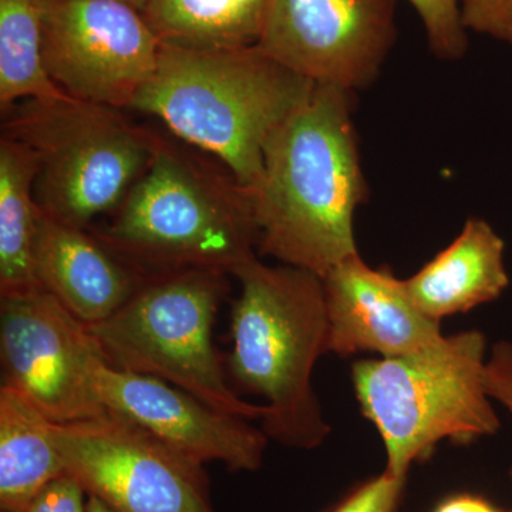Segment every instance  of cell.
<instances>
[{
	"label": "cell",
	"instance_id": "21",
	"mask_svg": "<svg viewBox=\"0 0 512 512\" xmlns=\"http://www.w3.org/2000/svg\"><path fill=\"white\" fill-rule=\"evenodd\" d=\"M461 15L467 30L512 47V0H461Z\"/></svg>",
	"mask_w": 512,
	"mask_h": 512
},
{
	"label": "cell",
	"instance_id": "8",
	"mask_svg": "<svg viewBox=\"0 0 512 512\" xmlns=\"http://www.w3.org/2000/svg\"><path fill=\"white\" fill-rule=\"evenodd\" d=\"M66 474L114 512H215L202 463L117 414L53 427Z\"/></svg>",
	"mask_w": 512,
	"mask_h": 512
},
{
	"label": "cell",
	"instance_id": "19",
	"mask_svg": "<svg viewBox=\"0 0 512 512\" xmlns=\"http://www.w3.org/2000/svg\"><path fill=\"white\" fill-rule=\"evenodd\" d=\"M62 94L43 59V0H0V110Z\"/></svg>",
	"mask_w": 512,
	"mask_h": 512
},
{
	"label": "cell",
	"instance_id": "3",
	"mask_svg": "<svg viewBox=\"0 0 512 512\" xmlns=\"http://www.w3.org/2000/svg\"><path fill=\"white\" fill-rule=\"evenodd\" d=\"M241 292L232 308L229 369L239 386L266 400L262 431L285 446L315 448L330 429L313 390L316 362L328 353L323 279L258 258L234 272Z\"/></svg>",
	"mask_w": 512,
	"mask_h": 512
},
{
	"label": "cell",
	"instance_id": "15",
	"mask_svg": "<svg viewBox=\"0 0 512 512\" xmlns=\"http://www.w3.org/2000/svg\"><path fill=\"white\" fill-rule=\"evenodd\" d=\"M504 248L488 222L470 218L456 241L404 285L417 308L437 322L470 311L500 298L510 285Z\"/></svg>",
	"mask_w": 512,
	"mask_h": 512
},
{
	"label": "cell",
	"instance_id": "6",
	"mask_svg": "<svg viewBox=\"0 0 512 512\" xmlns=\"http://www.w3.org/2000/svg\"><path fill=\"white\" fill-rule=\"evenodd\" d=\"M485 346L483 333L468 330L412 355L353 365L357 402L386 447V473L406 480L439 441L467 444L500 430L485 390Z\"/></svg>",
	"mask_w": 512,
	"mask_h": 512
},
{
	"label": "cell",
	"instance_id": "23",
	"mask_svg": "<svg viewBox=\"0 0 512 512\" xmlns=\"http://www.w3.org/2000/svg\"><path fill=\"white\" fill-rule=\"evenodd\" d=\"M86 495L82 485L64 474L47 484L23 512H86Z\"/></svg>",
	"mask_w": 512,
	"mask_h": 512
},
{
	"label": "cell",
	"instance_id": "10",
	"mask_svg": "<svg viewBox=\"0 0 512 512\" xmlns=\"http://www.w3.org/2000/svg\"><path fill=\"white\" fill-rule=\"evenodd\" d=\"M0 357L3 384L55 423L107 413L94 384L106 359L87 326L45 289L0 296Z\"/></svg>",
	"mask_w": 512,
	"mask_h": 512
},
{
	"label": "cell",
	"instance_id": "24",
	"mask_svg": "<svg viewBox=\"0 0 512 512\" xmlns=\"http://www.w3.org/2000/svg\"><path fill=\"white\" fill-rule=\"evenodd\" d=\"M485 390L491 399L512 413V343H495L484 372Z\"/></svg>",
	"mask_w": 512,
	"mask_h": 512
},
{
	"label": "cell",
	"instance_id": "2",
	"mask_svg": "<svg viewBox=\"0 0 512 512\" xmlns=\"http://www.w3.org/2000/svg\"><path fill=\"white\" fill-rule=\"evenodd\" d=\"M315 84L258 45L190 50L161 43L156 73L130 110L163 121L187 146L217 158L251 192L261 178L269 138Z\"/></svg>",
	"mask_w": 512,
	"mask_h": 512
},
{
	"label": "cell",
	"instance_id": "12",
	"mask_svg": "<svg viewBox=\"0 0 512 512\" xmlns=\"http://www.w3.org/2000/svg\"><path fill=\"white\" fill-rule=\"evenodd\" d=\"M94 384L107 412L153 434L198 461H220L232 471L261 467L268 436L247 419L220 412L173 384L127 372L101 360Z\"/></svg>",
	"mask_w": 512,
	"mask_h": 512
},
{
	"label": "cell",
	"instance_id": "25",
	"mask_svg": "<svg viewBox=\"0 0 512 512\" xmlns=\"http://www.w3.org/2000/svg\"><path fill=\"white\" fill-rule=\"evenodd\" d=\"M434 512H503L495 508L494 505L483 500V498L471 497V495H461V497L451 498L446 503L441 504Z\"/></svg>",
	"mask_w": 512,
	"mask_h": 512
},
{
	"label": "cell",
	"instance_id": "11",
	"mask_svg": "<svg viewBox=\"0 0 512 512\" xmlns=\"http://www.w3.org/2000/svg\"><path fill=\"white\" fill-rule=\"evenodd\" d=\"M396 0H269L258 46L299 76L355 92L396 42Z\"/></svg>",
	"mask_w": 512,
	"mask_h": 512
},
{
	"label": "cell",
	"instance_id": "14",
	"mask_svg": "<svg viewBox=\"0 0 512 512\" xmlns=\"http://www.w3.org/2000/svg\"><path fill=\"white\" fill-rule=\"evenodd\" d=\"M35 269L42 289L86 326L113 316L146 279L86 228L64 224L42 211Z\"/></svg>",
	"mask_w": 512,
	"mask_h": 512
},
{
	"label": "cell",
	"instance_id": "7",
	"mask_svg": "<svg viewBox=\"0 0 512 512\" xmlns=\"http://www.w3.org/2000/svg\"><path fill=\"white\" fill-rule=\"evenodd\" d=\"M227 274L177 269L144 279L109 319L87 326L109 365L173 384L220 412L262 419L229 386L212 340Z\"/></svg>",
	"mask_w": 512,
	"mask_h": 512
},
{
	"label": "cell",
	"instance_id": "1",
	"mask_svg": "<svg viewBox=\"0 0 512 512\" xmlns=\"http://www.w3.org/2000/svg\"><path fill=\"white\" fill-rule=\"evenodd\" d=\"M353 92L315 84L272 134L251 192L262 255L323 278L357 255L353 218L366 180L353 123Z\"/></svg>",
	"mask_w": 512,
	"mask_h": 512
},
{
	"label": "cell",
	"instance_id": "20",
	"mask_svg": "<svg viewBox=\"0 0 512 512\" xmlns=\"http://www.w3.org/2000/svg\"><path fill=\"white\" fill-rule=\"evenodd\" d=\"M419 13L434 55L457 60L466 55L467 28L461 15V0H409Z\"/></svg>",
	"mask_w": 512,
	"mask_h": 512
},
{
	"label": "cell",
	"instance_id": "16",
	"mask_svg": "<svg viewBox=\"0 0 512 512\" xmlns=\"http://www.w3.org/2000/svg\"><path fill=\"white\" fill-rule=\"evenodd\" d=\"M55 421L18 390L0 389V508L23 512L66 470L55 441Z\"/></svg>",
	"mask_w": 512,
	"mask_h": 512
},
{
	"label": "cell",
	"instance_id": "9",
	"mask_svg": "<svg viewBox=\"0 0 512 512\" xmlns=\"http://www.w3.org/2000/svg\"><path fill=\"white\" fill-rule=\"evenodd\" d=\"M161 42L123 0H43V59L74 99L128 109L156 73Z\"/></svg>",
	"mask_w": 512,
	"mask_h": 512
},
{
	"label": "cell",
	"instance_id": "13",
	"mask_svg": "<svg viewBox=\"0 0 512 512\" xmlns=\"http://www.w3.org/2000/svg\"><path fill=\"white\" fill-rule=\"evenodd\" d=\"M329 320L328 353L373 352L412 355L446 339L440 322L410 298L404 281L386 269H372L353 255L323 276Z\"/></svg>",
	"mask_w": 512,
	"mask_h": 512
},
{
	"label": "cell",
	"instance_id": "26",
	"mask_svg": "<svg viewBox=\"0 0 512 512\" xmlns=\"http://www.w3.org/2000/svg\"><path fill=\"white\" fill-rule=\"evenodd\" d=\"M86 512H114L111 510L109 505L100 501L99 498L93 497V495H87V510Z\"/></svg>",
	"mask_w": 512,
	"mask_h": 512
},
{
	"label": "cell",
	"instance_id": "18",
	"mask_svg": "<svg viewBox=\"0 0 512 512\" xmlns=\"http://www.w3.org/2000/svg\"><path fill=\"white\" fill-rule=\"evenodd\" d=\"M269 0H151L143 16L163 45L190 50L256 46Z\"/></svg>",
	"mask_w": 512,
	"mask_h": 512
},
{
	"label": "cell",
	"instance_id": "4",
	"mask_svg": "<svg viewBox=\"0 0 512 512\" xmlns=\"http://www.w3.org/2000/svg\"><path fill=\"white\" fill-rule=\"evenodd\" d=\"M99 238L131 265L234 275L256 258L259 229L251 195L228 171L161 137L150 167Z\"/></svg>",
	"mask_w": 512,
	"mask_h": 512
},
{
	"label": "cell",
	"instance_id": "27",
	"mask_svg": "<svg viewBox=\"0 0 512 512\" xmlns=\"http://www.w3.org/2000/svg\"><path fill=\"white\" fill-rule=\"evenodd\" d=\"M123 2L128 3V5L133 6V8H136L137 10H140V12H143L144 8L148 5V3L151 2V0H123Z\"/></svg>",
	"mask_w": 512,
	"mask_h": 512
},
{
	"label": "cell",
	"instance_id": "17",
	"mask_svg": "<svg viewBox=\"0 0 512 512\" xmlns=\"http://www.w3.org/2000/svg\"><path fill=\"white\" fill-rule=\"evenodd\" d=\"M37 160L25 144L0 138V296L42 289L36 278Z\"/></svg>",
	"mask_w": 512,
	"mask_h": 512
},
{
	"label": "cell",
	"instance_id": "22",
	"mask_svg": "<svg viewBox=\"0 0 512 512\" xmlns=\"http://www.w3.org/2000/svg\"><path fill=\"white\" fill-rule=\"evenodd\" d=\"M403 485V478L390 476L384 471L382 476L350 495L335 512H393Z\"/></svg>",
	"mask_w": 512,
	"mask_h": 512
},
{
	"label": "cell",
	"instance_id": "5",
	"mask_svg": "<svg viewBox=\"0 0 512 512\" xmlns=\"http://www.w3.org/2000/svg\"><path fill=\"white\" fill-rule=\"evenodd\" d=\"M2 114V136L35 153L37 207L74 227L116 211L160 146L161 136L119 110L66 93L22 100Z\"/></svg>",
	"mask_w": 512,
	"mask_h": 512
},
{
	"label": "cell",
	"instance_id": "28",
	"mask_svg": "<svg viewBox=\"0 0 512 512\" xmlns=\"http://www.w3.org/2000/svg\"><path fill=\"white\" fill-rule=\"evenodd\" d=\"M510 477H511V481H512V467H511V470H510Z\"/></svg>",
	"mask_w": 512,
	"mask_h": 512
}]
</instances>
